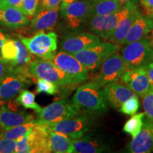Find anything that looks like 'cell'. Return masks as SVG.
Returning <instances> with one entry per match:
<instances>
[{
  "instance_id": "f35d334b",
  "label": "cell",
  "mask_w": 153,
  "mask_h": 153,
  "mask_svg": "<svg viewBox=\"0 0 153 153\" xmlns=\"http://www.w3.org/2000/svg\"><path fill=\"white\" fill-rule=\"evenodd\" d=\"M9 65L6 61L3 60L2 58L0 57V81L7 73V70H8Z\"/></svg>"
},
{
  "instance_id": "ee69618b",
  "label": "cell",
  "mask_w": 153,
  "mask_h": 153,
  "mask_svg": "<svg viewBox=\"0 0 153 153\" xmlns=\"http://www.w3.org/2000/svg\"><path fill=\"white\" fill-rule=\"evenodd\" d=\"M89 1H91V2H92V3H95V2H97V1H102V0H89Z\"/></svg>"
},
{
  "instance_id": "44dd1931",
  "label": "cell",
  "mask_w": 153,
  "mask_h": 153,
  "mask_svg": "<svg viewBox=\"0 0 153 153\" xmlns=\"http://www.w3.org/2000/svg\"><path fill=\"white\" fill-rule=\"evenodd\" d=\"M28 24L29 19L19 8L0 6V25L10 28H19Z\"/></svg>"
},
{
  "instance_id": "52a82bcc",
  "label": "cell",
  "mask_w": 153,
  "mask_h": 153,
  "mask_svg": "<svg viewBox=\"0 0 153 153\" xmlns=\"http://www.w3.org/2000/svg\"><path fill=\"white\" fill-rule=\"evenodd\" d=\"M19 39L29 52L40 58L52 60L56 54L57 35L55 32H37L30 38L19 36Z\"/></svg>"
},
{
  "instance_id": "f6af8a7d",
  "label": "cell",
  "mask_w": 153,
  "mask_h": 153,
  "mask_svg": "<svg viewBox=\"0 0 153 153\" xmlns=\"http://www.w3.org/2000/svg\"><path fill=\"white\" fill-rule=\"evenodd\" d=\"M4 101H1V99H0V106H1V105H3V104H4Z\"/></svg>"
},
{
  "instance_id": "e0dca14e",
  "label": "cell",
  "mask_w": 153,
  "mask_h": 153,
  "mask_svg": "<svg viewBox=\"0 0 153 153\" xmlns=\"http://www.w3.org/2000/svg\"><path fill=\"white\" fill-rule=\"evenodd\" d=\"M27 135L30 153L51 152L48 131L45 126L36 122V125L28 132Z\"/></svg>"
},
{
  "instance_id": "7dc6e473",
  "label": "cell",
  "mask_w": 153,
  "mask_h": 153,
  "mask_svg": "<svg viewBox=\"0 0 153 153\" xmlns=\"http://www.w3.org/2000/svg\"><path fill=\"white\" fill-rule=\"evenodd\" d=\"M2 1V0H0V1Z\"/></svg>"
},
{
  "instance_id": "d4e9b609",
  "label": "cell",
  "mask_w": 153,
  "mask_h": 153,
  "mask_svg": "<svg viewBox=\"0 0 153 153\" xmlns=\"http://www.w3.org/2000/svg\"><path fill=\"white\" fill-rule=\"evenodd\" d=\"M118 0H102L92 3L89 10V17L102 16L117 12L122 7Z\"/></svg>"
},
{
  "instance_id": "bcb514c9",
  "label": "cell",
  "mask_w": 153,
  "mask_h": 153,
  "mask_svg": "<svg viewBox=\"0 0 153 153\" xmlns=\"http://www.w3.org/2000/svg\"><path fill=\"white\" fill-rule=\"evenodd\" d=\"M1 127H0V133H1Z\"/></svg>"
},
{
  "instance_id": "7a4b0ae2",
  "label": "cell",
  "mask_w": 153,
  "mask_h": 153,
  "mask_svg": "<svg viewBox=\"0 0 153 153\" xmlns=\"http://www.w3.org/2000/svg\"><path fill=\"white\" fill-rule=\"evenodd\" d=\"M35 79L29 72L28 65H9L7 73L0 81V99L4 102L11 101Z\"/></svg>"
},
{
  "instance_id": "d6986e66",
  "label": "cell",
  "mask_w": 153,
  "mask_h": 153,
  "mask_svg": "<svg viewBox=\"0 0 153 153\" xmlns=\"http://www.w3.org/2000/svg\"><path fill=\"white\" fill-rule=\"evenodd\" d=\"M153 30V18L138 11L126 36L123 45L138 41L145 37Z\"/></svg>"
},
{
  "instance_id": "2e32d148",
  "label": "cell",
  "mask_w": 153,
  "mask_h": 153,
  "mask_svg": "<svg viewBox=\"0 0 153 153\" xmlns=\"http://www.w3.org/2000/svg\"><path fill=\"white\" fill-rule=\"evenodd\" d=\"M103 96L106 104L116 109H119L125 101L135 94L123 82L108 83L101 87Z\"/></svg>"
},
{
  "instance_id": "9a60e30c",
  "label": "cell",
  "mask_w": 153,
  "mask_h": 153,
  "mask_svg": "<svg viewBox=\"0 0 153 153\" xmlns=\"http://www.w3.org/2000/svg\"><path fill=\"white\" fill-rule=\"evenodd\" d=\"M125 152L149 153L153 152V123L148 119L144 120L140 131L127 145Z\"/></svg>"
},
{
  "instance_id": "484cf974",
  "label": "cell",
  "mask_w": 153,
  "mask_h": 153,
  "mask_svg": "<svg viewBox=\"0 0 153 153\" xmlns=\"http://www.w3.org/2000/svg\"><path fill=\"white\" fill-rule=\"evenodd\" d=\"M19 53L16 40L6 39L1 47V58L9 65H12L16 62Z\"/></svg>"
},
{
  "instance_id": "ab89813d",
  "label": "cell",
  "mask_w": 153,
  "mask_h": 153,
  "mask_svg": "<svg viewBox=\"0 0 153 153\" xmlns=\"http://www.w3.org/2000/svg\"><path fill=\"white\" fill-rule=\"evenodd\" d=\"M7 39V37H6L4 34L0 30V57L1 58V47H2L4 43Z\"/></svg>"
},
{
  "instance_id": "9c48e42d",
  "label": "cell",
  "mask_w": 153,
  "mask_h": 153,
  "mask_svg": "<svg viewBox=\"0 0 153 153\" xmlns=\"http://www.w3.org/2000/svg\"><path fill=\"white\" fill-rule=\"evenodd\" d=\"M93 123L92 118L87 114H80L73 118L44 126L49 131L65 134L72 139H77L90 131Z\"/></svg>"
},
{
  "instance_id": "f546056e",
  "label": "cell",
  "mask_w": 153,
  "mask_h": 153,
  "mask_svg": "<svg viewBox=\"0 0 153 153\" xmlns=\"http://www.w3.org/2000/svg\"><path fill=\"white\" fill-rule=\"evenodd\" d=\"M36 93L46 94L48 95H56L60 93V89L53 82L43 79H37Z\"/></svg>"
},
{
  "instance_id": "b9f144b4",
  "label": "cell",
  "mask_w": 153,
  "mask_h": 153,
  "mask_svg": "<svg viewBox=\"0 0 153 153\" xmlns=\"http://www.w3.org/2000/svg\"><path fill=\"white\" fill-rule=\"evenodd\" d=\"M152 36L150 37L151 39V48H152V58L153 60V30H152Z\"/></svg>"
},
{
  "instance_id": "d6a6232c",
  "label": "cell",
  "mask_w": 153,
  "mask_h": 153,
  "mask_svg": "<svg viewBox=\"0 0 153 153\" xmlns=\"http://www.w3.org/2000/svg\"><path fill=\"white\" fill-rule=\"evenodd\" d=\"M143 98V107L145 116L153 123V89L145 94Z\"/></svg>"
},
{
  "instance_id": "ac0fdd59",
  "label": "cell",
  "mask_w": 153,
  "mask_h": 153,
  "mask_svg": "<svg viewBox=\"0 0 153 153\" xmlns=\"http://www.w3.org/2000/svg\"><path fill=\"white\" fill-rule=\"evenodd\" d=\"M35 120L33 114L26 111H14L4 105L0 106V127L1 131Z\"/></svg>"
},
{
  "instance_id": "60d3db41",
  "label": "cell",
  "mask_w": 153,
  "mask_h": 153,
  "mask_svg": "<svg viewBox=\"0 0 153 153\" xmlns=\"http://www.w3.org/2000/svg\"><path fill=\"white\" fill-rule=\"evenodd\" d=\"M77 1V0H62V3H61L60 7L68 5V4H69L74 2V1Z\"/></svg>"
},
{
  "instance_id": "4fadbf2b",
  "label": "cell",
  "mask_w": 153,
  "mask_h": 153,
  "mask_svg": "<svg viewBox=\"0 0 153 153\" xmlns=\"http://www.w3.org/2000/svg\"><path fill=\"white\" fill-rule=\"evenodd\" d=\"M100 37L95 34L87 32H81L69 34L65 36L60 42V48L62 51L70 54L87 49L101 43Z\"/></svg>"
},
{
  "instance_id": "4316f807",
  "label": "cell",
  "mask_w": 153,
  "mask_h": 153,
  "mask_svg": "<svg viewBox=\"0 0 153 153\" xmlns=\"http://www.w3.org/2000/svg\"><path fill=\"white\" fill-rule=\"evenodd\" d=\"M36 125V122L34 120L31 122H28L22 125L15 126L6 131H3L0 133V138L17 140L26 135Z\"/></svg>"
},
{
  "instance_id": "74e56055",
  "label": "cell",
  "mask_w": 153,
  "mask_h": 153,
  "mask_svg": "<svg viewBox=\"0 0 153 153\" xmlns=\"http://www.w3.org/2000/svg\"><path fill=\"white\" fill-rule=\"evenodd\" d=\"M23 0H2L0 1V6H9L19 8Z\"/></svg>"
},
{
  "instance_id": "8d00e7d4",
  "label": "cell",
  "mask_w": 153,
  "mask_h": 153,
  "mask_svg": "<svg viewBox=\"0 0 153 153\" xmlns=\"http://www.w3.org/2000/svg\"><path fill=\"white\" fill-rule=\"evenodd\" d=\"M147 74H148L149 81H150L151 87L153 89V60L151 61L145 66Z\"/></svg>"
},
{
  "instance_id": "83f0119b",
  "label": "cell",
  "mask_w": 153,
  "mask_h": 153,
  "mask_svg": "<svg viewBox=\"0 0 153 153\" xmlns=\"http://www.w3.org/2000/svg\"><path fill=\"white\" fill-rule=\"evenodd\" d=\"M35 94L27 89H23L16 99V104L24 106L25 108H30L35 111L36 113L41 110V107L36 102Z\"/></svg>"
},
{
  "instance_id": "30bf717a",
  "label": "cell",
  "mask_w": 153,
  "mask_h": 153,
  "mask_svg": "<svg viewBox=\"0 0 153 153\" xmlns=\"http://www.w3.org/2000/svg\"><path fill=\"white\" fill-rule=\"evenodd\" d=\"M99 69V72L91 81L102 87L108 83L120 82L127 68L121 55L116 53L107 57Z\"/></svg>"
},
{
  "instance_id": "4dcf8cb0",
  "label": "cell",
  "mask_w": 153,
  "mask_h": 153,
  "mask_svg": "<svg viewBox=\"0 0 153 153\" xmlns=\"http://www.w3.org/2000/svg\"><path fill=\"white\" fill-rule=\"evenodd\" d=\"M140 101L139 99L136 94H135L131 98L127 99L121 106L120 107V112L123 113L124 114L128 115V116H133L136 113L139 109Z\"/></svg>"
},
{
  "instance_id": "1f68e13d",
  "label": "cell",
  "mask_w": 153,
  "mask_h": 153,
  "mask_svg": "<svg viewBox=\"0 0 153 153\" xmlns=\"http://www.w3.org/2000/svg\"><path fill=\"white\" fill-rule=\"evenodd\" d=\"M40 0H23L19 9L28 17H33L39 9Z\"/></svg>"
},
{
  "instance_id": "5bb4252c",
  "label": "cell",
  "mask_w": 153,
  "mask_h": 153,
  "mask_svg": "<svg viewBox=\"0 0 153 153\" xmlns=\"http://www.w3.org/2000/svg\"><path fill=\"white\" fill-rule=\"evenodd\" d=\"M120 81L135 94L143 97L152 90L145 66L134 69H126Z\"/></svg>"
},
{
  "instance_id": "277c9868",
  "label": "cell",
  "mask_w": 153,
  "mask_h": 153,
  "mask_svg": "<svg viewBox=\"0 0 153 153\" xmlns=\"http://www.w3.org/2000/svg\"><path fill=\"white\" fill-rule=\"evenodd\" d=\"M72 102L81 110L91 113H105L108 111L101 87L94 82L79 86L72 97Z\"/></svg>"
},
{
  "instance_id": "8fae6325",
  "label": "cell",
  "mask_w": 153,
  "mask_h": 153,
  "mask_svg": "<svg viewBox=\"0 0 153 153\" xmlns=\"http://www.w3.org/2000/svg\"><path fill=\"white\" fill-rule=\"evenodd\" d=\"M71 78L76 86L89 79V72L74 55L64 51L56 53L51 60Z\"/></svg>"
},
{
  "instance_id": "603a6c76",
  "label": "cell",
  "mask_w": 153,
  "mask_h": 153,
  "mask_svg": "<svg viewBox=\"0 0 153 153\" xmlns=\"http://www.w3.org/2000/svg\"><path fill=\"white\" fill-rule=\"evenodd\" d=\"M48 130V129H47ZM48 131L51 152L71 153L73 150V139L68 135Z\"/></svg>"
},
{
  "instance_id": "d590c367",
  "label": "cell",
  "mask_w": 153,
  "mask_h": 153,
  "mask_svg": "<svg viewBox=\"0 0 153 153\" xmlns=\"http://www.w3.org/2000/svg\"><path fill=\"white\" fill-rule=\"evenodd\" d=\"M140 3L146 12V15L153 18V0H140Z\"/></svg>"
},
{
  "instance_id": "5b68a950",
  "label": "cell",
  "mask_w": 153,
  "mask_h": 153,
  "mask_svg": "<svg viewBox=\"0 0 153 153\" xmlns=\"http://www.w3.org/2000/svg\"><path fill=\"white\" fill-rule=\"evenodd\" d=\"M120 50L118 44L112 42H101L97 45L82 50L72 55L82 63L89 72H94L100 68L101 65L108 57Z\"/></svg>"
},
{
  "instance_id": "8992f818",
  "label": "cell",
  "mask_w": 153,
  "mask_h": 153,
  "mask_svg": "<svg viewBox=\"0 0 153 153\" xmlns=\"http://www.w3.org/2000/svg\"><path fill=\"white\" fill-rule=\"evenodd\" d=\"M82 114V110L73 102L67 99H58L42 108L37 113L36 122L42 125L56 123L60 120L73 118Z\"/></svg>"
},
{
  "instance_id": "3957f363",
  "label": "cell",
  "mask_w": 153,
  "mask_h": 153,
  "mask_svg": "<svg viewBox=\"0 0 153 153\" xmlns=\"http://www.w3.org/2000/svg\"><path fill=\"white\" fill-rule=\"evenodd\" d=\"M28 70L36 79H43L53 82L64 93L77 87L68 74L50 60L40 58L32 60L28 64Z\"/></svg>"
},
{
  "instance_id": "ba28073f",
  "label": "cell",
  "mask_w": 153,
  "mask_h": 153,
  "mask_svg": "<svg viewBox=\"0 0 153 153\" xmlns=\"http://www.w3.org/2000/svg\"><path fill=\"white\" fill-rule=\"evenodd\" d=\"M121 56L128 69L145 66L152 61L150 38L147 36L138 41L126 44L122 49Z\"/></svg>"
},
{
  "instance_id": "7402d4cb",
  "label": "cell",
  "mask_w": 153,
  "mask_h": 153,
  "mask_svg": "<svg viewBox=\"0 0 153 153\" xmlns=\"http://www.w3.org/2000/svg\"><path fill=\"white\" fill-rule=\"evenodd\" d=\"M58 17L56 9H38L30 22V28L37 32L51 30L55 27Z\"/></svg>"
},
{
  "instance_id": "7bdbcfd3",
  "label": "cell",
  "mask_w": 153,
  "mask_h": 153,
  "mask_svg": "<svg viewBox=\"0 0 153 153\" xmlns=\"http://www.w3.org/2000/svg\"><path fill=\"white\" fill-rule=\"evenodd\" d=\"M129 1L130 0H118V1H119L121 5H123L124 4H126V2H128V1Z\"/></svg>"
},
{
  "instance_id": "ffe728a7",
  "label": "cell",
  "mask_w": 153,
  "mask_h": 153,
  "mask_svg": "<svg viewBox=\"0 0 153 153\" xmlns=\"http://www.w3.org/2000/svg\"><path fill=\"white\" fill-rule=\"evenodd\" d=\"M109 146L102 139L86 133L77 139H73V150L75 153H100L108 152Z\"/></svg>"
},
{
  "instance_id": "e575fe53",
  "label": "cell",
  "mask_w": 153,
  "mask_h": 153,
  "mask_svg": "<svg viewBox=\"0 0 153 153\" xmlns=\"http://www.w3.org/2000/svg\"><path fill=\"white\" fill-rule=\"evenodd\" d=\"M39 9H56L59 10L62 0H40Z\"/></svg>"
},
{
  "instance_id": "cb8c5ba5",
  "label": "cell",
  "mask_w": 153,
  "mask_h": 153,
  "mask_svg": "<svg viewBox=\"0 0 153 153\" xmlns=\"http://www.w3.org/2000/svg\"><path fill=\"white\" fill-rule=\"evenodd\" d=\"M139 11L138 8L135 9L133 11H132L120 21L115 29L112 38V43L118 44V45H123V42L125 41L126 36L128 33L130 28Z\"/></svg>"
},
{
  "instance_id": "6da1fadb",
  "label": "cell",
  "mask_w": 153,
  "mask_h": 153,
  "mask_svg": "<svg viewBox=\"0 0 153 153\" xmlns=\"http://www.w3.org/2000/svg\"><path fill=\"white\" fill-rule=\"evenodd\" d=\"M137 8V0H130L113 14L89 17V29L92 33L111 42L115 29L122 19Z\"/></svg>"
},
{
  "instance_id": "7c38bea8",
  "label": "cell",
  "mask_w": 153,
  "mask_h": 153,
  "mask_svg": "<svg viewBox=\"0 0 153 153\" xmlns=\"http://www.w3.org/2000/svg\"><path fill=\"white\" fill-rule=\"evenodd\" d=\"M91 4L92 3L89 0H77L68 5L60 7V15L67 27L75 30L82 26L89 18Z\"/></svg>"
},
{
  "instance_id": "f1b7e54d",
  "label": "cell",
  "mask_w": 153,
  "mask_h": 153,
  "mask_svg": "<svg viewBox=\"0 0 153 153\" xmlns=\"http://www.w3.org/2000/svg\"><path fill=\"white\" fill-rule=\"evenodd\" d=\"M145 116V113L133 115L125 123L123 131L125 133L131 135L133 137H135L142 128L144 123Z\"/></svg>"
},
{
  "instance_id": "836d02e7",
  "label": "cell",
  "mask_w": 153,
  "mask_h": 153,
  "mask_svg": "<svg viewBox=\"0 0 153 153\" xmlns=\"http://www.w3.org/2000/svg\"><path fill=\"white\" fill-rule=\"evenodd\" d=\"M16 140L0 138V153L15 152Z\"/></svg>"
}]
</instances>
